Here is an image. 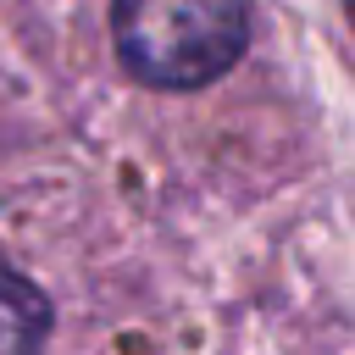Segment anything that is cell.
Instances as JSON below:
<instances>
[{
  "mask_svg": "<svg viewBox=\"0 0 355 355\" xmlns=\"http://www.w3.org/2000/svg\"><path fill=\"white\" fill-rule=\"evenodd\" d=\"M116 55L139 83L200 89L250 44L244 0H111Z\"/></svg>",
  "mask_w": 355,
  "mask_h": 355,
  "instance_id": "1",
  "label": "cell"
},
{
  "mask_svg": "<svg viewBox=\"0 0 355 355\" xmlns=\"http://www.w3.org/2000/svg\"><path fill=\"white\" fill-rule=\"evenodd\" d=\"M50 338V300L33 277H22L0 255V355H44Z\"/></svg>",
  "mask_w": 355,
  "mask_h": 355,
  "instance_id": "2",
  "label": "cell"
},
{
  "mask_svg": "<svg viewBox=\"0 0 355 355\" xmlns=\"http://www.w3.org/2000/svg\"><path fill=\"white\" fill-rule=\"evenodd\" d=\"M344 11H349V22H355V0H344Z\"/></svg>",
  "mask_w": 355,
  "mask_h": 355,
  "instance_id": "3",
  "label": "cell"
}]
</instances>
